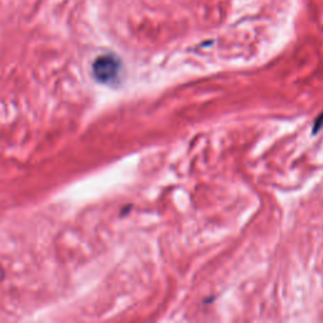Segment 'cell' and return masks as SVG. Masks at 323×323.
Instances as JSON below:
<instances>
[{
    "label": "cell",
    "mask_w": 323,
    "mask_h": 323,
    "mask_svg": "<svg viewBox=\"0 0 323 323\" xmlns=\"http://www.w3.org/2000/svg\"><path fill=\"white\" fill-rule=\"evenodd\" d=\"M120 70H122V62L114 54H105L99 57L93 65L94 76L99 82L102 83H111L116 81Z\"/></svg>",
    "instance_id": "obj_1"
}]
</instances>
